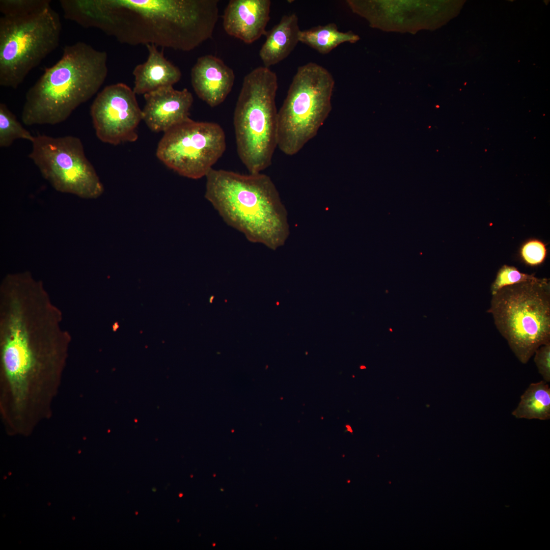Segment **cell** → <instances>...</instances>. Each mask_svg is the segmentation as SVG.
Masks as SVG:
<instances>
[{
    "mask_svg": "<svg viewBox=\"0 0 550 550\" xmlns=\"http://www.w3.org/2000/svg\"><path fill=\"white\" fill-rule=\"evenodd\" d=\"M218 0H61L65 18L119 42L184 51L211 38Z\"/></svg>",
    "mask_w": 550,
    "mask_h": 550,
    "instance_id": "obj_1",
    "label": "cell"
},
{
    "mask_svg": "<svg viewBox=\"0 0 550 550\" xmlns=\"http://www.w3.org/2000/svg\"><path fill=\"white\" fill-rule=\"evenodd\" d=\"M205 177V197L228 225L272 250L285 243L287 212L270 177L212 168Z\"/></svg>",
    "mask_w": 550,
    "mask_h": 550,
    "instance_id": "obj_2",
    "label": "cell"
},
{
    "mask_svg": "<svg viewBox=\"0 0 550 550\" xmlns=\"http://www.w3.org/2000/svg\"><path fill=\"white\" fill-rule=\"evenodd\" d=\"M62 56L27 91L21 120L28 126L65 121L99 90L107 75V53L82 42L65 46Z\"/></svg>",
    "mask_w": 550,
    "mask_h": 550,
    "instance_id": "obj_3",
    "label": "cell"
},
{
    "mask_svg": "<svg viewBox=\"0 0 550 550\" xmlns=\"http://www.w3.org/2000/svg\"><path fill=\"white\" fill-rule=\"evenodd\" d=\"M278 87L276 73L264 66L243 79L233 122L237 154L251 174L269 167L278 147Z\"/></svg>",
    "mask_w": 550,
    "mask_h": 550,
    "instance_id": "obj_4",
    "label": "cell"
},
{
    "mask_svg": "<svg viewBox=\"0 0 550 550\" xmlns=\"http://www.w3.org/2000/svg\"><path fill=\"white\" fill-rule=\"evenodd\" d=\"M487 312L518 360L526 364L550 343V286L547 279L504 287L492 295Z\"/></svg>",
    "mask_w": 550,
    "mask_h": 550,
    "instance_id": "obj_5",
    "label": "cell"
},
{
    "mask_svg": "<svg viewBox=\"0 0 550 550\" xmlns=\"http://www.w3.org/2000/svg\"><path fill=\"white\" fill-rule=\"evenodd\" d=\"M335 80L322 66H299L278 111V147L285 154L298 153L317 134L330 114Z\"/></svg>",
    "mask_w": 550,
    "mask_h": 550,
    "instance_id": "obj_6",
    "label": "cell"
},
{
    "mask_svg": "<svg viewBox=\"0 0 550 550\" xmlns=\"http://www.w3.org/2000/svg\"><path fill=\"white\" fill-rule=\"evenodd\" d=\"M62 25L51 6L23 16L0 18V85L17 88L58 46Z\"/></svg>",
    "mask_w": 550,
    "mask_h": 550,
    "instance_id": "obj_7",
    "label": "cell"
},
{
    "mask_svg": "<svg viewBox=\"0 0 550 550\" xmlns=\"http://www.w3.org/2000/svg\"><path fill=\"white\" fill-rule=\"evenodd\" d=\"M32 144L29 158L57 191L86 199L102 194L103 186L78 138L38 134Z\"/></svg>",
    "mask_w": 550,
    "mask_h": 550,
    "instance_id": "obj_8",
    "label": "cell"
},
{
    "mask_svg": "<svg viewBox=\"0 0 550 550\" xmlns=\"http://www.w3.org/2000/svg\"><path fill=\"white\" fill-rule=\"evenodd\" d=\"M226 148L225 133L219 124L189 118L164 133L156 156L180 175L198 179L206 176Z\"/></svg>",
    "mask_w": 550,
    "mask_h": 550,
    "instance_id": "obj_9",
    "label": "cell"
},
{
    "mask_svg": "<svg viewBox=\"0 0 550 550\" xmlns=\"http://www.w3.org/2000/svg\"><path fill=\"white\" fill-rule=\"evenodd\" d=\"M2 336L3 367L18 410L23 407L36 365L31 329L19 300L10 302Z\"/></svg>",
    "mask_w": 550,
    "mask_h": 550,
    "instance_id": "obj_10",
    "label": "cell"
},
{
    "mask_svg": "<svg viewBox=\"0 0 550 550\" xmlns=\"http://www.w3.org/2000/svg\"><path fill=\"white\" fill-rule=\"evenodd\" d=\"M135 93L123 83L105 87L96 96L90 114L97 138L117 145L138 138V127L143 120Z\"/></svg>",
    "mask_w": 550,
    "mask_h": 550,
    "instance_id": "obj_11",
    "label": "cell"
},
{
    "mask_svg": "<svg viewBox=\"0 0 550 550\" xmlns=\"http://www.w3.org/2000/svg\"><path fill=\"white\" fill-rule=\"evenodd\" d=\"M144 96L142 119L153 131L164 133L189 118L194 99L187 89L177 90L170 87Z\"/></svg>",
    "mask_w": 550,
    "mask_h": 550,
    "instance_id": "obj_12",
    "label": "cell"
},
{
    "mask_svg": "<svg viewBox=\"0 0 550 550\" xmlns=\"http://www.w3.org/2000/svg\"><path fill=\"white\" fill-rule=\"evenodd\" d=\"M269 0H231L223 16V28L229 35L251 44L265 35L269 20Z\"/></svg>",
    "mask_w": 550,
    "mask_h": 550,
    "instance_id": "obj_13",
    "label": "cell"
},
{
    "mask_svg": "<svg viewBox=\"0 0 550 550\" xmlns=\"http://www.w3.org/2000/svg\"><path fill=\"white\" fill-rule=\"evenodd\" d=\"M235 80L233 70L220 59L205 55L198 59L191 70V82L197 96L210 106L224 101Z\"/></svg>",
    "mask_w": 550,
    "mask_h": 550,
    "instance_id": "obj_14",
    "label": "cell"
},
{
    "mask_svg": "<svg viewBox=\"0 0 550 550\" xmlns=\"http://www.w3.org/2000/svg\"><path fill=\"white\" fill-rule=\"evenodd\" d=\"M148 56L146 62L138 65L133 71L135 94H143L159 89L173 87L181 77L178 67L164 57L154 45H146Z\"/></svg>",
    "mask_w": 550,
    "mask_h": 550,
    "instance_id": "obj_15",
    "label": "cell"
},
{
    "mask_svg": "<svg viewBox=\"0 0 550 550\" xmlns=\"http://www.w3.org/2000/svg\"><path fill=\"white\" fill-rule=\"evenodd\" d=\"M300 31L298 18L295 13L284 15L278 24L267 31L266 40L259 51L264 67L269 68L286 59L299 42Z\"/></svg>",
    "mask_w": 550,
    "mask_h": 550,
    "instance_id": "obj_16",
    "label": "cell"
},
{
    "mask_svg": "<svg viewBox=\"0 0 550 550\" xmlns=\"http://www.w3.org/2000/svg\"><path fill=\"white\" fill-rule=\"evenodd\" d=\"M517 419H550V388L544 380L531 383L511 413Z\"/></svg>",
    "mask_w": 550,
    "mask_h": 550,
    "instance_id": "obj_17",
    "label": "cell"
},
{
    "mask_svg": "<svg viewBox=\"0 0 550 550\" xmlns=\"http://www.w3.org/2000/svg\"><path fill=\"white\" fill-rule=\"evenodd\" d=\"M359 39V36L351 31H339L337 24L333 22L300 30L299 34V42L321 54L330 52L342 43H354Z\"/></svg>",
    "mask_w": 550,
    "mask_h": 550,
    "instance_id": "obj_18",
    "label": "cell"
},
{
    "mask_svg": "<svg viewBox=\"0 0 550 550\" xmlns=\"http://www.w3.org/2000/svg\"><path fill=\"white\" fill-rule=\"evenodd\" d=\"M34 136L24 128L15 115L4 103H0V147L10 146L17 139H24L31 143Z\"/></svg>",
    "mask_w": 550,
    "mask_h": 550,
    "instance_id": "obj_19",
    "label": "cell"
},
{
    "mask_svg": "<svg viewBox=\"0 0 550 550\" xmlns=\"http://www.w3.org/2000/svg\"><path fill=\"white\" fill-rule=\"evenodd\" d=\"M50 3L48 0H1L0 11L4 16H23L42 11Z\"/></svg>",
    "mask_w": 550,
    "mask_h": 550,
    "instance_id": "obj_20",
    "label": "cell"
},
{
    "mask_svg": "<svg viewBox=\"0 0 550 550\" xmlns=\"http://www.w3.org/2000/svg\"><path fill=\"white\" fill-rule=\"evenodd\" d=\"M538 279L533 274L521 272L514 266L504 265L499 269L496 278L491 286V295L496 294L504 287L535 281Z\"/></svg>",
    "mask_w": 550,
    "mask_h": 550,
    "instance_id": "obj_21",
    "label": "cell"
},
{
    "mask_svg": "<svg viewBox=\"0 0 550 550\" xmlns=\"http://www.w3.org/2000/svg\"><path fill=\"white\" fill-rule=\"evenodd\" d=\"M546 249L545 245L538 240H531L525 243L521 249L524 261L530 265L541 264L545 259Z\"/></svg>",
    "mask_w": 550,
    "mask_h": 550,
    "instance_id": "obj_22",
    "label": "cell"
},
{
    "mask_svg": "<svg viewBox=\"0 0 550 550\" xmlns=\"http://www.w3.org/2000/svg\"><path fill=\"white\" fill-rule=\"evenodd\" d=\"M534 361L543 380L550 381V343L540 346L534 353Z\"/></svg>",
    "mask_w": 550,
    "mask_h": 550,
    "instance_id": "obj_23",
    "label": "cell"
}]
</instances>
